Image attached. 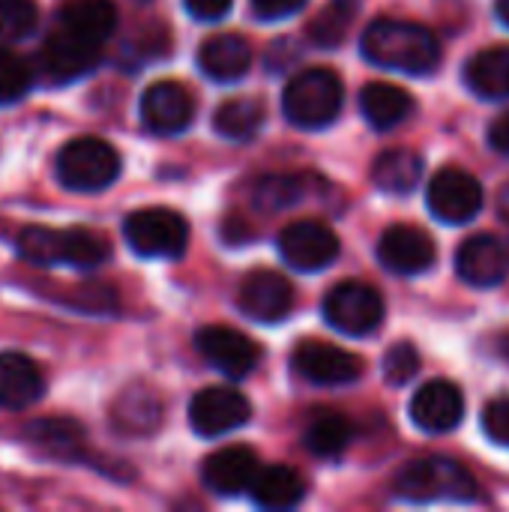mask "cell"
I'll list each match as a JSON object with an SVG mask.
<instances>
[{
    "label": "cell",
    "mask_w": 509,
    "mask_h": 512,
    "mask_svg": "<svg viewBox=\"0 0 509 512\" xmlns=\"http://www.w3.org/2000/svg\"><path fill=\"white\" fill-rule=\"evenodd\" d=\"M360 51L369 63L405 72V75H432L441 66L438 36L405 18H378L366 27Z\"/></svg>",
    "instance_id": "6da1fadb"
},
{
    "label": "cell",
    "mask_w": 509,
    "mask_h": 512,
    "mask_svg": "<svg viewBox=\"0 0 509 512\" xmlns=\"http://www.w3.org/2000/svg\"><path fill=\"white\" fill-rule=\"evenodd\" d=\"M18 255L36 267H75L96 270L111 258V246L90 228H45L30 225L18 234Z\"/></svg>",
    "instance_id": "7a4b0ae2"
},
{
    "label": "cell",
    "mask_w": 509,
    "mask_h": 512,
    "mask_svg": "<svg viewBox=\"0 0 509 512\" xmlns=\"http://www.w3.org/2000/svg\"><path fill=\"white\" fill-rule=\"evenodd\" d=\"M342 102H345L342 78L324 66L303 69L300 75L288 81L282 93V111L288 123L306 132L327 129L342 114Z\"/></svg>",
    "instance_id": "3957f363"
},
{
    "label": "cell",
    "mask_w": 509,
    "mask_h": 512,
    "mask_svg": "<svg viewBox=\"0 0 509 512\" xmlns=\"http://www.w3.org/2000/svg\"><path fill=\"white\" fill-rule=\"evenodd\" d=\"M396 495L411 504H435V501H456L471 504L477 501V483L474 477L453 459L444 456H426L417 462H408L393 483Z\"/></svg>",
    "instance_id": "277c9868"
},
{
    "label": "cell",
    "mask_w": 509,
    "mask_h": 512,
    "mask_svg": "<svg viewBox=\"0 0 509 512\" xmlns=\"http://www.w3.org/2000/svg\"><path fill=\"white\" fill-rule=\"evenodd\" d=\"M54 174L72 192H102L120 174V153L102 138H75L60 147Z\"/></svg>",
    "instance_id": "5b68a950"
},
{
    "label": "cell",
    "mask_w": 509,
    "mask_h": 512,
    "mask_svg": "<svg viewBox=\"0 0 509 512\" xmlns=\"http://www.w3.org/2000/svg\"><path fill=\"white\" fill-rule=\"evenodd\" d=\"M123 237L141 258H180L189 246V225L168 207H144L123 219Z\"/></svg>",
    "instance_id": "8992f818"
},
{
    "label": "cell",
    "mask_w": 509,
    "mask_h": 512,
    "mask_svg": "<svg viewBox=\"0 0 509 512\" xmlns=\"http://www.w3.org/2000/svg\"><path fill=\"white\" fill-rule=\"evenodd\" d=\"M324 318L333 330L363 339L372 336L384 321V300L366 282H339L324 297Z\"/></svg>",
    "instance_id": "52a82bcc"
},
{
    "label": "cell",
    "mask_w": 509,
    "mask_h": 512,
    "mask_svg": "<svg viewBox=\"0 0 509 512\" xmlns=\"http://www.w3.org/2000/svg\"><path fill=\"white\" fill-rule=\"evenodd\" d=\"M99 60H102V45L87 42V39L69 33L66 27H57L39 45L33 72H39L51 84H69V81L93 72L99 66Z\"/></svg>",
    "instance_id": "ba28073f"
},
{
    "label": "cell",
    "mask_w": 509,
    "mask_h": 512,
    "mask_svg": "<svg viewBox=\"0 0 509 512\" xmlns=\"http://www.w3.org/2000/svg\"><path fill=\"white\" fill-rule=\"evenodd\" d=\"M339 252L336 231L318 219H300L279 234V255L297 273H321L336 264Z\"/></svg>",
    "instance_id": "9c48e42d"
},
{
    "label": "cell",
    "mask_w": 509,
    "mask_h": 512,
    "mask_svg": "<svg viewBox=\"0 0 509 512\" xmlns=\"http://www.w3.org/2000/svg\"><path fill=\"white\" fill-rule=\"evenodd\" d=\"M426 201L435 219L447 225H468L483 210V186L465 168H441L429 180Z\"/></svg>",
    "instance_id": "30bf717a"
},
{
    "label": "cell",
    "mask_w": 509,
    "mask_h": 512,
    "mask_svg": "<svg viewBox=\"0 0 509 512\" xmlns=\"http://www.w3.org/2000/svg\"><path fill=\"white\" fill-rule=\"evenodd\" d=\"M252 402L234 387H204L189 402V426L201 438H222L246 426Z\"/></svg>",
    "instance_id": "8fae6325"
},
{
    "label": "cell",
    "mask_w": 509,
    "mask_h": 512,
    "mask_svg": "<svg viewBox=\"0 0 509 512\" xmlns=\"http://www.w3.org/2000/svg\"><path fill=\"white\" fill-rule=\"evenodd\" d=\"M195 348L201 351V357L219 369L222 375L240 381V378H249L258 363H261V348L255 339L243 336L240 330L234 327H222V324H210V327H201L195 333Z\"/></svg>",
    "instance_id": "7c38bea8"
},
{
    "label": "cell",
    "mask_w": 509,
    "mask_h": 512,
    "mask_svg": "<svg viewBox=\"0 0 509 512\" xmlns=\"http://www.w3.org/2000/svg\"><path fill=\"white\" fill-rule=\"evenodd\" d=\"M291 363L300 378H306L309 384H318V387L354 384V381H360V375L366 369L357 354H351L339 345H330V342H318V339L300 342Z\"/></svg>",
    "instance_id": "4fadbf2b"
},
{
    "label": "cell",
    "mask_w": 509,
    "mask_h": 512,
    "mask_svg": "<svg viewBox=\"0 0 509 512\" xmlns=\"http://www.w3.org/2000/svg\"><path fill=\"white\" fill-rule=\"evenodd\" d=\"M237 306L258 324H279L294 309V288L276 270H252L237 291Z\"/></svg>",
    "instance_id": "5bb4252c"
},
{
    "label": "cell",
    "mask_w": 509,
    "mask_h": 512,
    "mask_svg": "<svg viewBox=\"0 0 509 512\" xmlns=\"http://www.w3.org/2000/svg\"><path fill=\"white\" fill-rule=\"evenodd\" d=\"M195 117V99L180 81H156L141 96V123L153 135H180Z\"/></svg>",
    "instance_id": "9a60e30c"
},
{
    "label": "cell",
    "mask_w": 509,
    "mask_h": 512,
    "mask_svg": "<svg viewBox=\"0 0 509 512\" xmlns=\"http://www.w3.org/2000/svg\"><path fill=\"white\" fill-rule=\"evenodd\" d=\"M456 270L462 282L474 288H495L509 276V237L474 234L456 252Z\"/></svg>",
    "instance_id": "2e32d148"
},
{
    "label": "cell",
    "mask_w": 509,
    "mask_h": 512,
    "mask_svg": "<svg viewBox=\"0 0 509 512\" xmlns=\"http://www.w3.org/2000/svg\"><path fill=\"white\" fill-rule=\"evenodd\" d=\"M435 258V240L417 225H390L378 240V261L396 276H420Z\"/></svg>",
    "instance_id": "e0dca14e"
},
{
    "label": "cell",
    "mask_w": 509,
    "mask_h": 512,
    "mask_svg": "<svg viewBox=\"0 0 509 512\" xmlns=\"http://www.w3.org/2000/svg\"><path fill=\"white\" fill-rule=\"evenodd\" d=\"M465 417V396L453 381H429L411 399V420L429 435L453 432Z\"/></svg>",
    "instance_id": "ac0fdd59"
},
{
    "label": "cell",
    "mask_w": 509,
    "mask_h": 512,
    "mask_svg": "<svg viewBox=\"0 0 509 512\" xmlns=\"http://www.w3.org/2000/svg\"><path fill=\"white\" fill-rule=\"evenodd\" d=\"M258 468H261V462H258L255 450H249V447H225V450L204 459L201 480H204V486L210 492H216L222 498H237V495L249 492Z\"/></svg>",
    "instance_id": "d6986e66"
},
{
    "label": "cell",
    "mask_w": 509,
    "mask_h": 512,
    "mask_svg": "<svg viewBox=\"0 0 509 512\" xmlns=\"http://www.w3.org/2000/svg\"><path fill=\"white\" fill-rule=\"evenodd\" d=\"M201 72L216 84H234L252 69V45L237 33H216L198 48Z\"/></svg>",
    "instance_id": "ffe728a7"
},
{
    "label": "cell",
    "mask_w": 509,
    "mask_h": 512,
    "mask_svg": "<svg viewBox=\"0 0 509 512\" xmlns=\"http://www.w3.org/2000/svg\"><path fill=\"white\" fill-rule=\"evenodd\" d=\"M45 393V378L39 366L15 351L0 354V408L24 411L36 405Z\"/></svg>",
    "instance_id": "44dd1931"
},
{
    "label": "cell",
    "mask_w": 509,
    "mask_h": 512,
    "mask_svg": "<svg viewBox=\"0 0 509 512\" xmlns=\"http://www.w3.org/2000/svg\"><path fill=\"white\" fill-rule=\"evenodd\" d=\"M414 108H417L414 96L399 84L372 81L360 90V111H363L366 123L378 132H390V129L402 126L414 114Z\"/></svg>",
    "instance_id": "7402d4cb"
},
{
    "label": "cell",
    "mask_w": 509,
    "mask_h": 512,
    "mask_svg": "<svg viewBox=\"0 0 509 512\" xmlns=\"http://www.w3.org/2000/svg\"><path fill=\"white\" fill-rule=\"evenodd\" d=\"M249 495L255 501V507L270 512L294 510L303 498H306V480L300 471L288 468V465H267L258 468Z\"/></svg>",
    "instance_id": "603a6c76"
},
{
    "label": "cell",
    "mask_w": 509,
    "mask_h": 512,
    "mask_svg": "<svg viewBox=\"0 0 509 512\" xmlns=\"http://www.w3.org/2000/svg\"><path fill=\"white\" fill-rule=\"evenodd\" d=\"M57 27H66L87 42L105 45L117 30V9L111 0H75L60 9Z\"/></svg>",
    "instance_id": "cb8c5ba5"
},
{
    "label": "cell",
    "mask_w": 509,
    "mask_h": 512,
    "mask_svg": "<svg viewBox=\"0 0 509 512\" xmlns=\"http://www.w3.org/2000/svg\"><path fill=\"white\" fill-rule=\"evenodd\" d=\"M465 84L471 93L489 102L509 99V45L486 48L465 66Z\"/></svg>",
    "instance_id": "d4e9b609"
},
{
    "label": "cell",
    "mask_w": 509,
    "mask_h": 512,
    "mask_svg": "<svg viewBox=\"0 0 509 512\" xmlns=\"http://www.w3.org/2000/svg\"><path fill=\"white\" fill-rule=\"evenodd\" d=\"M423 156L408 150V147H393L384 150L375 165H372V183L387 192V195H408L420 186L423 180Z\"/></svg>",
    "instance_id": "484cf974"
},
{
    "label": "cell",
    "mask_w": 509,
    "mask_h": 512,
    "mask_svg": "<svg viewBox=\"0 0 509 512\" xmlns=\"http://www.w3.org/2000/svg\"><path fill=\"white\" fill-rule=\"evenodd\" d=\"M354 441V426L339 411H315L306 423L303 444L318 459H339Z\"/></svg>",
    "instance_id": "4316f807"
},
{
    "label": "cell",
    "mask_w": 509,
    "mask_h": 512,
    "mask_svg": "<svg viewBox=\"0 0 509 512\" xmlns=\"http://www.w3.org/2000/svg\"><path fill=\"white\" fill-rule=\"evenodd\" d=\"M159 420H162V405H159L156 393H150V390L120 393L114 402V411H111V423L123 435H147L159 426Z\"/></svg>",
    "instance_id": "83f0119b"
},
{
    "label": "cell",
    "mask_w": 509,
    "mask_h": 512,
    "mask_svg": "<svg viewBox=\"0 0 509 512\" xmlns=\"http://www.w3.org/2000/svg\"><path fill=\"white\" fill-rule=\"evenodd\" d=\"M264 120L267 111L258 99H228L213 114V129L228 141H249L261 132Z\"/></svg>",
    "instance_id": "f1b7e54d"
},
{
    "label": "cell",
    "mask_w": 509,
    "mask_h": 512,
    "mask_svg": "<svg viewBox=\"0 0 509 512\" xmlns=\"http://www.w3.org/2000/svg\"><path fill=\"white\" fill-rule=\"evenodd\" d=\"M354 12H357V3L354 0H330L318 18L309 24V39L321 48H333L345 39L351 21H354Z\"/></svg>",
    "instance_id": "f546056e"
},
{
    "label": "cell",
    "mask_w": 509,
    "mask_h": 512,
    "mask_svg": "<svg viewBox=\"0 0 509 512\" xmlns=\"http://www.w3.org/2000/svg\"><path fill=\"white\" fill-rule=\"evenodd\" d=\"M33 66L0 42V108L21 102L33 87Z\"/></svg>",
    "instance_id": "4dcf8cb0"
},
{
    "label": "cell",
    "mask_w": 509,
    "mask_h": 512,
    "mask_svg": "<svg viewBox=\"0 0 509 512\" xmlns=\"http://www.w3.org/2000/svg\"><path fill=\"white\" fill-rule=\"evenodd\" d=\"M303 192H306V180L303 177H294V174H270V177L258 180L255 201L264 210H282V207L300 204Z\"/></svg>",
    "instance_id": "1f68e13d"
},
{
    "label": "cell",
    "mask_w": 509,
    "mask_h": 512,
    "mask_svg": "<svg viewBox=\"0 0 509 512\" xmlns=\"http://www.w3.org/2000/svg\"><path fill=\"white\" fill-rule=\"evenodd\" d=\"M39 24L36 0H0V42H21Z\"/></svg>",
    "instance_id": "d6a6232c"
},
{
    "label": "cell",
    "mask_w": 509,
    "mask_h": 512,
    "mask_svg": "<svg viewBox=\"0 0 509 512\" xmlns=\"http://www.w3.org/2000/svg\"><path fill=\"white\" fill-rule=\"evenodd\" d=\"M420 369V354L411 342H399L387 351L384 357V378L393 384V387H402L408 384Z\"/></svg>",
    "instance_id": "836d02e7"
},
{
    "label": "cell",
    "mask_w": 509,
    "mask_h": 512,
    "mask_svg": "<svg viewBox=\"0 0 509 512\" xmlns=\"http://www.w3.org/2000/svg\"><path fill=\"white\" fill-rule=\"evenodd\" d=\"M78 438H81V429H78L75 423H66V420L30 426V441H33V444H45L51 453H60V447L75 450V447H78Z\"/></svg>",
    "instance_id": "e575fe53"
},
{
    "label": "cell",
    "mask_w": 509,
    "mask_h": 512,
    "mask_svg": "<svg viewBox=\"0 0 509 512\" xmlns=\"http://www.w3.org/2000/svg\"><path fill=\"white\" fill-rule=\"evenodd\" d=\"M483 432L492 444H501V447H509V396H501L495 402H489L483 408Z\"/></svg>",
    "instance_id": "d590c367"
},
{
    "label": "cell",
    "mask_w": 509,
    "mask_h": 512,
    "mask_svg": "<svg viewBox=\"0 0 509 512\" xmlns=\"http://www.w3.org/2000/svg\"><path fill=\"white\" fill-rule=\"evenodd\" d=\"M249 3L261 21H282V18L297 15L306 6V0H249Z\"/></svg>",
    "instance_id": "8d00e7d4"
},
{
    "label": "cell",
    "mask_w": 509,
    "mask_h": 512,
    "mask_svg": "<svg viewBox=\"0 0 509 512\" xmlns=\"http://www.w3.org/2000/svg\"><path fill=\"white\" fill-rule=\"evenodd\" d=\"M234 0H183L186 12L198 21H219L228 15Z\"/></svg>",
    "instance_id": "74e56055"
},
{
    "label": "cell",
    "mask_w": 509,
    "mask_h": 512,
    "mask_svg": "<svg viewBox=\"0 0 509 512\" xmlns=\"http://www.w3.org/2000/svg\"><path fill=\"white\" fill-rule=\"evenodd\" d=\"M489 147L509 159V111H504L501 117L492 120V126H489Z\"/></svg>",
    "instance_id": "f35d334b"
},
{
    "label": "cell",
    "mask_w": 509,
    "mask_h": 512,
    "mask_svg": "<svg viewBox=\"0 0 509 512\" xmlns=\"http://www.w3.org/2000/svg\"><path fill=\"white\" fill-rule=\"evenodd\" d=\"M498 216L509 225V180L501 186V192H498Z\"/></svg>",
    "instance_id": "ab89813d"
},
{
    "label": "cell",
    "mask_w": 509,
    "mask_h": 512,
    "mask_svg": "<svg viewBox=\"0 0 509 512\" xmlns=\"http://www.w3.org/2000/svg\"><path fill=\"white\" fill-rule=\"evenodd\" d=\"M495 15L501 18L504 27H509V0H495Z\"/></svg>",
    "instance_id": "60d3db41"
}]
</instances>
